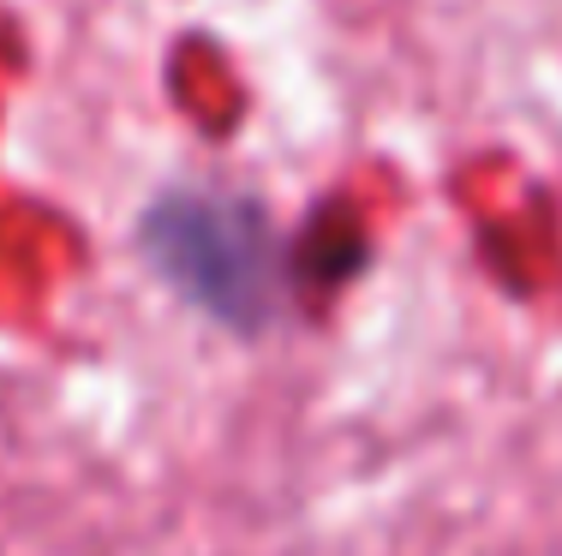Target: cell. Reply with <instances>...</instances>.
<instances>
[{"instance_id":"1","label":"cell","mask_w":562,"mask_h":556,"mask_svg":"<svg viewBox=\"0 0 562 556\" xmlns=\"http://www.w3.org/2000/svg\"><path fill=\"white\" fill-rule=\"evenodd\" d=\"M144 258L192 306L227 329H263L276 311V240L270 222L239 197L173 192L144 216Z\"/></svg>"}]
</instances>
